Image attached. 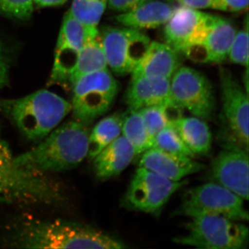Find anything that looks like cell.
<instances>
[{
  "label": "cell",
  "mask_w": 249,
  "mask_h": 249,
  "mask_svg": "<svg viewBox=\"0 0 249 249\" xmlns=\"http://www.w3.org/2000/svg\"><path fill=\"white\" fill-rule=\"evenodd\" d=\"M249 167V150L230 145L219 152L213 161L210 178L244 200H248Z\"/></svg>",
  "instance_id": "14"
},
{
  "label": "cell",
  "mask_w": 249,
  "mask_h": 249,
  "mask_svg": "<svg viewBox=\"0 0 249 249\" xmlns=\"http://www.w3.org/2000/svg\"><path fill=\"white\" fill-rule=\"evenodd\" d=\"M34 0H0V15L27 20L34 12Z\"/></svg>",
  "instance_id": "29"
},
{
  "label": "cell",
  "mask_w": 249,
  "mask_h": 249,
  "mask_svg": "<svg viewBox=\"0 0 249 249\" xmlns=\"http://www.w3.org/2000/svg\"><path fill=\"white\" fill-rule=\"evenodd\" d=\"M170 110H181L168 105H158L140 109L142 119L151 137L152 142L156 135L170 124L173 118L170 117Z\"/></svg>",
  "instance_id": "26"
},
{
  "label": "cell",
  "mask_w": 249,
  "mask_h": 249,
  "mask_svg": "<svg viewBox=\"0 0 249 249\" xmlns=\"http://www.w3.org/2000/svg\"><path fill=\"white\" fill-rule=\"evenodd\" d=\"M63 191L47 173L16 164L0 125V202L21 206H56L65 201Z\"/></svg>",
  "instance_id": "2"
},
{
  "label": "cell",
  "mask_w": 249,
  "mask_h": 249,
  "mask_svg": "<svg viewBox=\"0 0 249 249\" xmlns=\"http://www.w3.org/2000/svg\"><path fill=\"white\" fill-rule=\"evenodd\" d=\"M71 111L70 103L46 89L16 99L0 98V114L32 142L45 139Z\"/></svg>",
  "instance_id": "4"
},
{
  "label": "cell",
  "mask_w": 249,
  "mask_h": 249,
  "mask_svg": "<svg viewBox=\"0 0 249 249\" xmlns=\"http://www.w3.org/2000/svg\"><path fill=\"white\" fill-rule=\"evenodd\" d=\"M108 0H73L70 11L77 20L88 27L97 28Z\"/></svg>",
  "instance_id": "25"
},
{
  "label": "cell",
  "mask_w": 249,
  "mask_h": 249,
  "mask_svg": "<svg viewBox=\"0 0 249 249\" xmlns=\"http://www.w3.org/2000/svg\"><path fill=\"white\" fill-rule=\"evenodd\" d=\"M121 134L133 147L136 155H141L152 147V140L139 110L129 109L124 114Z\"/></svg>",
  "instance_id": "24"
},
{
  "label": "cell",
  "mask_w": 249,
  "mask_h": 249,
  "mask_svg": "<svg viewBox=\"0 0 249 249\" xmlns=\"http://www.w3.org/2000/svg\"><path fill=\"white\" fill-rule=\"evenodd\" d=\"M228 57L233 63L248 67L249 26L247 18L245 29L236 32Z\"/></svg>",
  "instance_id": "28"
},
{
  "label": "cell",
  "mask_w": 249,
  "mask_h": 249,
  "mask_svg": "<svg viewBox=\"0 0 249 249\" xmlns=\"http://www.w3.org/2000/svg\"><path fill=\"white\" fill-rule=\"evenodd\" d=\"M249 0H213L211 8L223 11L238 12L247 9Z\"/></svg>",
  "instance_id": "31"
},
{
  "label": "cell",
  "mask_w": 249,
  "mask_h": 249,
  "mask_svg": "<svg viewBox=\"0 0 249 249\" xmlns=\"http://www.w3.org/2000/svg\"><path fill=\"white\" fill-rule=\"evenodd\" d=\"M141 155L139 167L174 181H181L206 168L192 157L170 153L157 147H150Z\"/></svg>",
  "instance_id": "16"
},
{
  "label": "cell",
  "mask_w": 249,
  "mask_h": 249,
  "mask_svg": "<svg viewBox=\"0 0 249 249\" xmlns=\"http://www.w3.org/2000/svg\"><path fill=\"white\" fill-rule=\"evenodd\" d=\"M71 88L74 120L87 126L110 109L119 91L117 82L107 68L81 77Z\"/></svg>",
  "instance_id": "6"
},
{
  "label": "cell",
  "mask_w": 249,
  "mask_h": 249,
  "mask_svg": "<svg viewBox=\"0 0 249 249\" xmlns=\"http://www.w3.org/2000/svg\"><path fill=\"white\" fill-rule=\"evenodd\" d=\"M6 240V245L15 248H127L124 242L101 231L62 219L26 221L16 226Z\"/></svg>",
  "instance_id": "1"
},
{
  "label": "cell",
  "mask_w": 249,
  "mask_h": 249,
  "mask_svg": "<svg viewBox=\"0 0 249 249\" xmlns=\"http://www.w3.org/2000/svg\"><path fill=\"white\" fill-rule=\"evenodd\" d=\"M170 93L179 109H186L204 121L212 117L215 108L213 90L201 72L188 67H178L170 79Z\"/></svg>",
  "instance_id": "10"
},
{
  "label": "cell",
  "mask_w": 249,
  "mask_h": 249,
  "mask_svg": "<svg viewBox=\"0 0 249 249\" xmlns=\"http://www.w3.org/2000/svg\"><path fill=\"white\" fill-rule=\"evenodd\" d=\"M88 126L73 120L62 124L40 145L15 157L16 164L40 173L73 169L88 157Z\"/></svg>",
  "instance_id": "3"
},
{
  "label": "cell",
  "mask_w": 249,
  "mask_h": 249,
  "mask_svg": "<svg viewBox=\"0 0 249 249\" xmlns=\"http://www.w3.org/2000/svg\"><path fill=\"white\" fill-rule=\"evenodd\" d=\"M188 181H174L139 167L122 200L125 209L158 215L175 192Z\"/></svg>",
  "instance_id": "8"
},
{
  "label": "cell",
  "mask_w": 249,
  "mask_h": 249,
  "mask_svg": "<svg viewBox=\"0 0 249 249\" xmlns=\"http://www.w3.org/2000/svg\"><path fill=\"white\" fill-rule=\"evenodd\" d=\"M182 6L194 9L211 8L213 0H177Z\"/></svg>",
  "instance_id": "33"
},
{
  "label": "cell",
  "mask_w": 249,
  "mask_h": 249,
  "mask_svg": "<svg viewBox=\"0 0 249 249\" xmlns=\"http://www.w3.org/2000/svg\"><path fill=\"white\" fill-rule=\"evenodd\" d=\"M219 80L227 131L237 145L249 150V93L227 69L219 70Z\"/></svg>",
  "instance_id": "12"
},
{
  "label": "cell",
  "mask_w": 249,
  "mask_h": 249,
  "mask_svg": "<svg viewBox=\"0 0 249 249\" xmlns=\"http://www.w3.org/2000/svg\"><path fill=\"white\" fill-rule=\"evenodd\" d=\"M67 0H34V3L39 7H51L60 6L67 2Z\"/></svg>",
  "instance_id": "34"
},
{
  "label": "cell",
  "mask_w": 249,
  "mask_h": 249,
  "mask_svg": "<svg viewBox=\"0 0 249 249\" xmlns=\"http://www.w3.org/2000/svg\"><path fill=\"white\" fill-rule=\"evenodd\" d=\"M178 52L167 44L150 42L132 77L170 78L179 67Z\"/></svg>",
  "instance_id": "18"
},
{
  "label": "cell",
  "mask_w": 249,
  "mask_h": 249,
  "mask_svg": "<svg viewBox=\"0 0 249 249\" xmlns=\"http://www.w3.org/2000/svg\"><path fill=\"white\" fill-rule=\"evenodd\" d=\"M99 33L97 28L88 27L77 20L69 11L64 17L55 51L50 83L67 86L82 49L91 36Z\"/></svg>",
  "instance_id": "11"
},
{
  "label": "cell",
  "mask_w": 249,
  "mask_h": 249,
  "mask_svg": "<svg viewBox=\"0 0 249 249\" xmlns=\"http://www.w3.org/2000/svg\"><path fill=\"white\" fill-rule=\"evenodd\" d=\"M148 0H108L107 4L109 9L118 12H128Z\"/></svg>",
  "instance_id": "32"
},
{
  "label": "cell",
  "mask_w": 249,
  "mask_h": 249,
  "mask_svg": "<svg viewBox=\"0 0 249 249\" xmlns=\"http://www.w3.org/2000/svg\"><path fill=\"white\" fill-rule=\"evenodd\" d=\"M187 233L175 237L178 245L206 249H245L249 245L247 226L218 215L192 217L186 224Z\"/></svg>",
  "instance_id": "5"
},
{
  "label": "cell",
  "mask_w": 249,
  "mask_h": 249,
  "mask_svg": "<svg viewBox=\"0 0 249 249\" xmlns=\"http://www.w3.org/2000/svg\"><path fill=\"white\" fill-rule=\"evenodd\" d=\"M235 34V28L230 21L215 16L204 38L183 53L195 62L219 63L228 58Z\"/></svg>",
  "instance_id": "15"
},
{
  "label": "cell",
  "mask_w": 249,
  "mask_h": 249,
  "mask_svg": "<svg viewBox=\"0 0 249 249\" xmlns=\"http://www.w3.org/2000/svg\"><path fill=\"white\" fill-rule=\"evenodd\" d=\"M152 147L175 155L186 156L192 158L195 157L171 124L155 136L152 142Z\"/></svg>",
  "instance_id": "27"
},
{
  "label": "cell",
  "mask_w": 249,
  "mask_h": 249,
  "mask_svg": "<svg viewBox=\"0 0 249 249\" xmlns=\"http://www.w3.org/2000/svg\"><path fill=\"white\" fill-rule=\"evenodd\" d=\"M135 156L133 147L121 135L93 159L95 173L100 179L119 176L132 163Z\"/></svg>",
  "instance_id": "19"
},
{
  "label": "cell",
  "mask_w": 249,
  "mask_h": 249,
  "mask_svg": "<svg viewBox=\"0 0 249 249\" xmlns=\"http://www.w3.org/2000/svg\"><path fill=\"white\" fill-rule=\"evenodd\" d=\"M100 36L107 66L119 76L133 72L151 42L146 34L129 27H105Z\"/></svg>",
  "instance_id": "9"
},
{
  "label": "cell",
  "mask_w": 249,
  "mask_h": 249,
  "mask_svg": "<svg viewBox=\"0 0 249 249\" xmlns=\"http://www.w3.org/2000/svg\"><path fill=\"white\" fill-rule=\"evenodd\" d=\"M124 100L129 109L132 110L158 105L178 108L172 99L170 78L132 77Z\"/></svg>",
  "instance_id": "17"
},
{
  "label": "cell",
  "mask_w": 249,
  "mask_h": 249,
  "mask_svg": "<svg viewBox=\"0 0 249 249\" xmlns=\"http://www.w3.org/2000/svg\"><path fill=\"white\" fill-rule=\"evenodd\" d=\"M170 124L193 155L209 154L212 144V134L206 121L196 116H178L173 119Z\"/></svg>",
  "instance_id": "21"
},
{
  "label": "cell",
  "mask_w": 249,
  "mask_h": 249,
  "mask_svg": "<svg viewBox=\"0 0 249 249\" xmlns=\"http://www.w3.org/2000/svg\"><path fill=\"white\" fill-rule=\"evenodd\" d=\"M107 63L101 42L100 32L90 36L80 52L79 56L69 77L67 86L72 85L81 77L107 68Z\"/></svg>",
  "instance_id": "22"
},
{
  "label": "cell",
  "mask_w": 249,
  "mask_h": 249,
  "mask_svg": "<svg viewBox=\"0 0 249 249\" xmlns=\"http://www.w3.org/2000/svg\"><path fill=\"white\" fill-rule=\"evenodd\" d=\"M215 16L201 12L186 6L175 9L169 20L165 23L164 36L167 45L178 52H183L188 47L204 38L209 30Z\"/></svg>",
  "instance_id": "13"
},
{
  "label": "cell",
  "mask_w": 249,
  "mask_h": 249,
  "mask_svg": "<svg viewBox=\"0 0 249 249\" xmlns=\"http://www.w3.org/2000/svg\"><path fill=\"white\" fill-rule=\"evenodd\" d=\"M124 114H111L100 121L89 134L88 157L93 160L105 147L121 135Z\"/></svg>",
  "instance_id": "23"
},
{
  "label": "cell",
  "mask_w": 249,
  "mask_h": 249,
  "mask_svg": "<svg viewBox=\"0 0 249 249\" xmlns=\"http://www.w3.org/2000/svg\"><path fill=\"white\" fill-rule=\"evenodd\" d=\"M174 11L173 6L163 1L148 0L132 11L118 15L115 19L125 27L155 29L168 22Z\"/></svg>",
  "instance_id": "20"
},
{
  "label": "cell",
  "mask_w": 249,
  "mask_h": 249,
  "mask_svg": "<svg viewBox=\"0 0 249 249\" xmlns=\"http://www.w3.org/2000/svg\"><path fill=\"white\" fill-rule=\"evenodd\" d=\"M11 60L3 41L0 38V89L9 83V72Z\"/></svg>",
  "instance_id": "30"
},
{
  "label": "cell",
  "mask_w": 249,
  "mask_h": 249,
  "mask_svg": "<svg viewBox=\"0 0 249 249\" xmlns=\"http://www.w3.org/2000/svg\"><path fill=\"white\" fill-rule=\"evenodd\" d=\"M176 214L191 218L218 215L238 222L249 220L244 199L214 181L188 190L177 210Z\"/></svg>",
  "instance_id": "7"
}]
</instances>
